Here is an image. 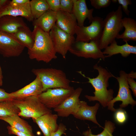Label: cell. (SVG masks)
<instances>
[{"instance_id":"cell-5","label":"cell","mask_w":136,"mask_h":136,"mask_svg":"<svg viewBox=\"0 0 136 136\" xmlns=\"http://www.w3.org/2000/svg\"><path fill=\"white\" fill-rule=\"evenodd\" d=\"M13 100L19 110L18 114L19 116L35 119L45 114L52 113L50 109L47 108L40 101L38 96L14 99Z\"/></svg>"},{"instance_id":"cell-3","label":"cell","mask_w":136,"mask_h":136,"mask_svg":"<svg viewBox=\"0 0 136 136\" xmlns=\"http://www.w3.org/2000/svg\"><path fill=\"white\" fill-rule=\"evenodd\" d=\"M123 14L121 5L116 11L108 14L103 21V28L101 36L98 41L99 46L101 50L105 49L115 40L123 27L122 22Z\"/></svg>"},{"instance_id":"cell-20","label":"cell","mask_w":136,"mask_h":136,"mask_svg":"<svg viewBox=\"0 0 136 136\" xmlns=\"http://www.w3.org/2000/svg\"><path fill=\"white\" fill-rule=\"evenodd\" d=\"M122 45H118L115 40H114L103 52L106 58L120 54L124 57H126L130 54H136V46L131 45L128 42Z\"/></svg>"},{"instance_id":"cell-35","label":"cell","mask_w":136,"mask_h":136,"mask_svg":"<svg viewBox=\"0 0 136 136\" xmlns=\"http://www.w3.org/2000/svg\"><path fill=\"white\" fill-rule=\"evenodd\" d=\"M66 129V126L62 123H60L58 125L57 130L52 133L51 136H61L63 134H65Z\"/></svg>"},{"instance_id":"cell-37","label":"cell","mask_w":136,"mask_h":136,"mask_svg":"<svg viewBox=\"0 0 136 136\" xmlns=\"http://www.w3.org/2000/svg\"><path fill=\"white\" fill-rule=\"evenodd\" d=\"M29 0H12L11 2L17 5H23L30 3Z\"/></svg>"},{"instance_id":"cell-39","label":"cell","mask_w":136,"mask_h":136,"mask_svg":"<svg viewBox=\"0 0 136 136\" xmlns=\"http://www.w3.org/2000/svg\"><path fill=\"white\" fill-rule=\"evenodd\" d=\"M112 2L114 3H116L117 2V0H112L111 1Z\"/></svg>"},{"instance_id":"cell-30","label":"cell","mask_w":136,"mask_h":136,"mask_svg":"<svg viewBox=\"0 0 136 136\" xmlns=\"http://www.w3.org/2000/svg\"><path fill=\"white\" fill-rule=\"evenodd\" d=\"M92 6L96 9H99L102 8L107 7L110 4V0H90Z\"/></svg>"},{"instance_id":"cell-7","label":"cell","mask_w":136,"mask_h":136,"mask_svg":"<svg viewBox=\"0 0 136 136\" xmlns=\"http://www.w3.org/2000/svg\"><path fill=\"white\" fill-rule=\"evenodd\" d=\"M103 19L100 17H94L90 24L87 26H79L77 25L75 31L76 41L89 42L92 41H98L101 37L103 28Z\"/></svg>"},{"instance_id":"cell-4","label":"cell","mask_w":136,"mask_h":136,"mask_svg":"<svg viewBox=\"0 0 136 136\" xmlns=\"http://www.w3.org/2000/svg\"><path fill=\"white\" fill-rule=\"evenodd\" d=\"M31 72L41 82L43 92L48 89L62 88L70 89V81L62 70L53 68L33 69Z\"/></svg>"},{"instance_id":"cell-31","label":"cell","mask_w":136,"mask_h":136,"mask_svg":"<svg viewBox=\"0 0 136 136\" xmlns=\"http://www.w3.org/2000/svg\"><path fill=\"white\" fill-rule=\"evenodd\" d=\"M73 0H60V10L72 13Z\"/></svg>"},{"instance_id":"cell-26","label":"cell","mask_w":136,"mask_h":136,"mask_svg":"<svg viewBox=\"0 0 136 136\" xmlns=\"http://www.w3.org/2000/svg\"><path fill=\"white\" fill-rule=\"evenodd\" d=\"M13 99L0 101V117L18 114L19 110L14 105Z\"/></svg>"},{"instance_id":"cell-6","label":"cell","mask_w":136,"mask_h":136,"mask_svg":"<svg viewBox=\"0 0 136 136\" xmlns=\"http://www.w3.org/2000/svg\"><path fill=\"white\" fill-rule=\"evenodd\" d=\"M128 74L124 71L121 70L119 72V76L116 77L114 76L117 81L119 85V89L117 96L114 98L109 102L108 109L115 112L116 109L114 108V103L118 101H121L120 105V108H124L129 104L133 106L136 104V101L133 99L131 91L127 82Z\"/></svg>"},{"instance_id":"cell-27","label":"cell","mask_w":136,"mask_h":136,"mask_svg":"<svg viewBox=\"0 0 136 136\" xmlns=\"http://www.w3.org/2000/svg\"><path fill=\"white\" fill-rule=\"evenodd\" d=\"M115 128V124L109 121H106L103 130L97 135L92 134L91 129H89L83 132L84 136H113L112 133Z\"/></svg>"},{"instance_id":"cell-18","label":"cell","mask_w":136,"mask_h":136,"mask_svg":"<svg viewBox=\"0 0 136 136\" xmlns=\"http://www.w3.org/2000/svg\"><path fill=\"white\" fill-rule=\"evenodd\" d=\"M43 92V86L39 78L36 77L31 82L22 88L10 93L13 99L21 98L27 97L39 96Z\"/></svg>"},{"instance_id":"cell-14","label":"cell","mask_w":136,"mask_h":136,"mask_svg":"<svg viewBox=\"0 0 136 136\" xmlns=\"http://www.w3.org/2000/svg\"><path fill=\"white\" fill-rule=\"evenodd\" d=\"M99 106L98 103H96L94 106H90L88 105L86 102L80 100L78 107L72 115L77 119L91 121L101 127L96 117Z\"/></svg>"},{"instance_id":"cell-1","label":"cell","mask_w":136,"mask_h":136,"mask_svg":"<svg viewBox=\"0 0 136 136\" xmlns=\"http://www.w3.org/2000/svg\"><path fill=\"white\" fill-rule=\"evenodd\" d=\"M93 68L97 70L98 73V76L95 78L86 77L81 71L78 72L88 80L87 82L91 84L95 89L94 92H93L94 96L86 95L85 97L89 101H98L103 107H105L114 98L113 90L107 89L109 86V79L113 77L114 75L106 69L100 65L98 66L97 63L94 65Z\"/></svg>"},{"instance_id":"cell-19","label":"cell","mask_w":136,"mask_h":136,"mask_svg":"<svg viewBox=\"0 0 136 136\" xmlns=\"http://www.w3.org/2000/svg\"><path fill=\"white\" fill-rule=\"evenodd\" d=\"M27 26L21 17L5 15L0 18V30L13 34L19 28Z\"/></svg>"},{"instance_id":"cell-15","label":"cell","mask_w":136,"mask_h":136,"mask_svg":"<svg viewBox=\"0 0 136 136\" xmlns=\"http://www.w3.org/2000/svg\"><path fill=\"white\" fill-rule=\"evenodd\" d=\"M56 24L59 28L69 34H75L77 25L76 19L72 13L60 10L56 12Z\"/></svg>"},{"instance_id":"cell-28","label":"cell","mask_w":136,"mask_h":136,"mask_svg":"<svg viewBox=\"0 0 136 136\" xmlns=\"http://www.w3.org/2000/svg\"><path fill=\"white\" fill-rule=\"evenodd\" d=\"M114 117L116 122L120 124L124 123L127 119L126 112L121 108L116 109L115 112Z\"/></svg>"},{"instance_id":"cell-34","label":"cell","mask_w":136,"mask_h":136,"mask_svg":"<svg viewBox=\"0 0 136 136\" xmlns=\"http://www.w3.org/2000/svg\"><path fill=\"white\" fill-rule=\"evenodd\" d=\"M7 128L10 134H14L17 136H35L33 134L26 133L19 131L10 126H7Z\"/></svg>"},{"instance_id":"cell-8","label":"cell","mask_w":136,"mask_h":136,"mask_svg":"<svg viewBox=\"0 0 136 136\" xmlns=\"http://www.w3.org/2000/svg\"><path fill=\"white\" fill-rule=\"evenodd\" d=\"M98 41H92L89 42L75 41L69 51L79 57L94 59H101L104 60L105 55L99 48Z\"/></svg>"},{"instance_id":"cell-10","label":"cell","mask_w":136,"mask_h":136,"mask_svg":"<svg viewBox=\"0 0 136 136\" xmlns=\"http://www.w3.org/2000/svg\"><path fill=\"white\" fill-rule=\"evenodd\" d=\"M62 88L48 89L38 96L40 101L49 109H55L69 96L74 90Z\"/></svg>"},{"instance_id":"cell-29","label":"cell","mask_w":136,"mask_h":136,"mask_svg":"<svg viewBox=\"0 0 136 136\" xmlns=\"http://www.w3.org/2000/svg\"><path fill=\"white\" fill-rule=\"evenodd\" d=\"M136 78V72H134L133 71H132L130 73L128 74V83L129 88L131 89L133 94L135 97L136 96V82L134 79Z\"/></svg>"},{"instance_id":"cell-2","label":"cell","mask_w":136,"mask_h":136,"mask_svg":"<svg viewBox=\"0 0 136 136\" xmlns=\"http://www.w3.org/2000/svg\"><path fill=\"white\" fill-rule=\"evenodd\" d=\"M32 32L34 42L32 48L28 50L29 58L46 63L56 58V53L49 33L37 26L34 27Z\"/></svg>"},{"instance_id":"cell-38","label":"cell","mask_w":136,"mask_h":136,"mask_svg":"<svg viewBox=\"0 0 136 136\" xmlns=\"http://www.w3.org/2000/svg\"><path fill=\"white\" fill-rule=\"evenodd\" d=\"M3 76L2 74L1 68L0 65V86H2L3 83Z\"/></svg>"},{"instance_id":"cell-17","label":"cell","mask_w":136,"mask_h":136,"mask_svg":"<svg viewBox=\"0 0 136 136\" xmlns=\"http://www.w3.org/2000/svg\"><path fill=\"white\" fill-rule=\"evenodd\" d=\"M57 114L50 113L33 119L38 126L44 136H51V134L58 129Z\"/></svg>"},{"instance_id":"cell-11","label":"cell","mask_w":136,"mask_h":136,"mask_svg":"<svg viewBox=\"0 0 136 136\" xmlns=\"http://www.w3.org/2000/svg\"><path fill=\"white\" fill-rule=\"evenodd\" d=\"M25 47L12 35L0 30V53L3 56H18Z\"/></svg>"},{"instance_id":"cell-13","label":"cell","mask_w":136,"mask_h":136,"mask_svg":"<svg viewBox=\"0 0 136 136\" xmlns=\"http://www.w3.org/2000/svg\"><path fill=\"white\" fill-rule=\"evenodd\" d=\"M82 89L79 87L66 98L59 105L54 109L58 116L67 117L73 114L78 107L80 101L79 97Z\"/></svg>"},{"instance_id":"cell-25","label":"cell","mask_w":136,"mask_h":136,"mask_svg":"<svg viewBox=\"0 0 136 136\" xmlns=\"http://www.w3.org/2000/svg\"><path fill=\"white\" fill-rule=\"evenodd\" d=\"M29 4L31 14L34 19L38 18L49 9L46 0H32Z\"/></svg>"},{"instance_id":"cell-12","label":"cell","mask_w":136,"mask_h":136,"mask_svg":"<svg viewBox=\"0 0 136 136\" xmlns=\"http://www.w3.org/2000/svg\"><path fill=\"white\" fill-rule=\"evenodd\" d=\"M29 3L17 5L12 3L11 1L8 0L0 8V18L4 16L8 15L24 17L29 21H33L34 19L31 14Z\"/></svg>"},{"instance_id":"cell-23","label":"cell","mask_w":136,"mask_h":136,"mask_svg":"<svg viewBox=\"0 0 136 136\" xmlns=\"http://www.w3.org/2000/svg\"><path fill=\"white\" fill-rule=\"evenodd\" d=\"M19 116L16 114L6 117H0V119L8 123L10 126L19 131L33 134L31 126Z\"/></svg>"},{"instance_id":"cell-24","label":"cell","mask_w":136,"mask_h":136,"mask_svg":"<svg viewBox=\"0 0 136 136\" xmlns=\"http://www.w3.org/2000/svg\"><path fill=\"white\" fill-rule=\"evenodd\" d=\"M28 50L32 48L34 40L32 32L27 26L19 28L12 35Z\"/></svg>"},{"instance_id":"cell-40","label":"cell","mask_w":136,"mask_h":136,"mask_svg":"<svg viewBox=\"0 0 136 136\" xmlns=\"http://www.w3.org/2000/svg\"><path fill=\"white\" fill-rule=\"evenodd\" d=\"M2 7V5L0 4V8H1Z\"/></svg>"},{"instance_id":"cell-32","label":"cell","mask_w":136,"mask_h":136,"mask_svg":"<svg viewBox=\"0 0 136 136\" xmlns=\"http://www.w3.org/2000/svg\"><path fill=\"white\" fill-rule=\"evenodd\" d=\"M49 9L57 12L60 10V0H46Z\"/></svg>"},{"instance_id":"cell-16","label":"cell","mask_w":136,"mask_h":136,"mask_svg":"<svg viewBox=\"0 0 136 136\" xmlns=\"http://www.w3.org/2000/svg\"><path fill=\"white\" fill-rule=\"evenodd\" d=\"M73 5L72 13L75 17L77 25L84 26L85 20L87 18L91 23L93 18V9H88L85 0H73Z\"/></svg>"},{"instance_id":"cell-22","label":"cell","mask_w":136,"mask_h":136,"mask_svg":"<svg viewBox=\"0 0 136 136\" xmlns=\"http://www.w3.org/2000/svg\"><path fill=\"white\" fill-rule=\"evenodd\" d=\"M123 27L125 28L124 32L119 34L116 38L122 39L125 42L130 40L136 41V21L130 17H125L121 19Z\"/></svg>"},{"instance_id":"cell-33","label":"cell","mask_w":136,"mask_h":136,"mask_svg":"<svg viewBox=\"0 0 136 136\" xmlns=\"http://www.w3.org/2000/svg\"><path fill=\"white\" fill-rule=\"evenodd\" d=\"M119 4L121 5L122 10L127 16L129 15L130 11L128 9V6L132 4V2L130 0H117Z\"/></svg>"},{"instance_id":"cell-9","label":"cell","mask_w":136,"mask_h":136,"mask_svg":"<svg viewBox=\"0 0 136 136\" xmlns=\"http://www.w3.org/2000/svg\"><path fill=\"white\" fill-rule=\"evenodd\" d=\"M56 53L65 59L67 53L75 41L74 35L66 33L58 28L56 24L49 33Z\"/></svg>"},{"instance_id":"cell-36","label":"cell","mask_w":136,"mask_h":136,"mask_svg":"<svg viewBox=\"0 0 136 136\" xmlns=\"http://www.w3.org/2000/svg\"><path fill=\"white\" fill-rule=\"evenodd\" d=\"M12 99L10 96V93L6 92L3 89L0 88V101Z\"/></svg>"},{"instance_id":"cell-21","label":"cell","mask_w":136,"mask_h":136,"mask_svg":"<svg viewBox=\"0 0 136 136\" xmlns=\"http://www.w3.org/2000/svg\"><path fill=\"white\" fill-rule=\"evenodd\" d=\"M56 12L49 9L38 18L34 19L33 25L37 26L44 31L49 33L55 24Z\"/></svg>"}]
</instances>
